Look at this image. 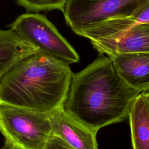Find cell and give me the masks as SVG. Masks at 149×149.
<instances>
[{"mask_svg":"<svg viewBox=\"0 0 149 149\" xmlns=\"http://www.w3.org/2000/svg\"><path fill=\"white\" fill-rule=\"evenodd\" d=\"M140 93L120 77L109 56L100 54L73 74L63 109L97 133L105 126L125 120Z\"/></svg>","mask_w":149,"mask_h":149,"instance_id":"1","label":"cell"},{"mask_svg":"<svg viewBox=\"0 0 149 149\" xmlns=\"http://www.w3.org/2000/svg\"><path fill=\"white\" fill-rule=\"evenodd\" d=\"M73 74L68 63L40 51L1 78L0 105L49 113L63 107Z\"/></svg>","mask_w":149,"mask_h":149,"instance_id":"2","label":"cell"},{"mask_svg":"<svg viewBox=\"0 0 149 149\" xmlns=\"http://www.w3.org/2000/svg\"><path fill=\"white\" fill-rule=\"evenodd\" d=\"M0 133L8 149H44L52 134L48 113L0 105Z\"/></svg>","mask_w":149,"mask_h":149,"instance_id":"3","label":"cell"},{"mask_svg":"<svg viewBox=\"0 0 149 149\" xmlns=\"http://www.w3.org/2000/svg\"><path fill=\"white\" fill-rule=\"evenodd\" d=\"M9 27L23 40L44 53L68 64L79 61V56L73 47L43 15L33 12L23 13Z\"/></svg>","mask_w":149,"mask_h":149,"instance_id":"4","label":"cell"},{"mask_svg":"<svg viewBox=\"0 0 149 149\" xmlns=\"http://www.w3.org/2000/svg\"><path fill=\"white\" fill-rule=\"evenodd\" d=\"M149 0H67L62 12L76 34L112 19L132 16Z\"/></svg>","mask_w":149,"mask_h":149,"instance_id":"5","label":"cell"},{"mask_svg":"<svg viewBox=\"0 0 149 149\" xmlns=\"http://www.w3.org/2000/svg\"><path fill=\"white\" fill-rule=\"evenodd\" d=\"M90 41L100 54L149 52V23H138L112 37Z\"/></svg>","mask_w":149,"mask_h":149,"instance_id":"6","label":"cell"},{"mask_svg":"<svg viewBox=\"0 0 149 149\" xmlns=\"http://www.w3.org/2000/svg\"><path fill=\"white\" fill-rule=\"evenodd\" d=\"M52 133L75 149H98L97 133L58 108L48 113Z\"/></svg>","mask_w":149,"mask_h":149,"instance_id":"7","label":"cell"},{"mask_svg":"<svg viewBox=\"0 0 149 149\" xmlns=\"http://www.w3.org/2000/svg\"><path fill=\"white\" fill-rule=\"evenodd\" d=\"M120 77L139 92L149 91V52L107 55Z\"/></svg>","mask_w":149,"mask_h":149,"instance_id":"8","label":"cell"},{"mask_svg":"<svg viewBox=\"0 0 149 149\" xmlns=\"http://www.w3.org/2000/svg\"><path fill=\"white\" fill-rule=\"evenodd\" d=\"M39 51L11 29H0V80L18 62Z\"/></svg>","mask_w":149,"mask_h":149,"instance_id":"9","label":"cell"},{"mask_svg":"<svg viewBox=\"0 0 149 149\" xmlns=\"http://www.w3.org/2000/svg\"><path fill=\"white\" fill-rule=\"evenodd\" d=\"M128 116L133 149H149V113L144 92L136 98Z\"/></svg>","mask_w":149,"mask_h":149,"instance_id":"10","label":"cell"},{"mask_svg":"<svg viewBox=\"0 0 149 149\" xmlns=\"http://www.w3.org/2000/svg\"><path fill=\"white\" fill-rule=\"evenodd\" d=\"M138 23H149V1L132 16L112 19L95 26L93 29L94 37L102 39L113 36Z\"/></svg>","mask_w":149,"mask_h":149,"instance_id":"11","label":"cell"},{"mask_svg":"<svg viewBox=\"0 0 149 149\" xmlns=\"http://www.w3.org/2000/svg\"><path fill=\"white\" fill-rule=\"evenodd\" d=\"M27 11L33 13L55 9L62 10L67 0H15Z\"/></svg>","mask_w":149,"mask_h":149,"instance_id":"12","label":"cell"},{"mask_svg":"<svg viewBox=\"0 0 149 149\" xmlns=\"http://www.w3.org/2000/svg\"><path fill=\"white\" fill-rule=\"evenodd\" d=\"M44 149H75L59 137L52 134Z\"/></svg>","mask_w":149,"mask_h":149,"instance_id":"13","label":"cell"},{"mask_svg":"<svg viewBox=\"0 0 149 149\" xmlns=\"http://www.w3.org/2000/svg\"><path fill=\"white\" fill-rule=\"evenodd\" d=\"M144 96L146 107H147L148 113H149V91L144 92Z\"/></svg>","mask_w":149,"mask_h":149,"instance_id":"14","label":"cell"},{"mask_svg":"<svg viewBox=\"0 0 149 149\" xmlns=\"http://www.w3.org/2000/svg\"><path fill=\"white\" fill-rule=\"evenodd\" d=\"M1 149H5V148H4V147H3V148H1Z\"/></svg>","mask_w":149,"mask_h":149,"instance_id":"15","label":"cell"},{"mask_svg":"<svg viewBox=\"0 0 149 149\" xmlns=\"http://www.w3.org/2000/svg\"><path fill=\"white\" fill-rule=\"evenodd\" d=\"M4 148H5V149H8V148H5V147H4Z\"/></svg>","mask_w":149,"mask_h":149,"instance_id":"16","label":"cell"}]
</instances>
